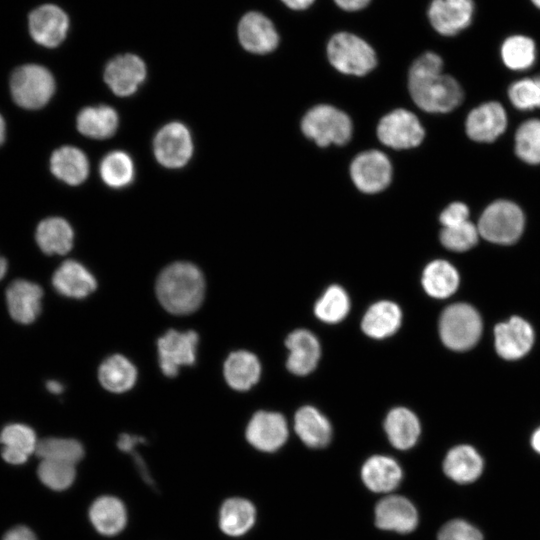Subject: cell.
<instances>
[{
    "mask_svg": "<svg viewBox=\"0 0 540 540\" xmlns=\"http://www.w3.org/2000/svg\"><path fill=\"white\" fill-rule=\"evenodd\" d=\"M260 362L248 351L231 353L224 363V377L228 385L238 391L250 389L259 380Z\"/></svg>",
    "mask_w": 540,
    "mask_h": 540,
    "instance_id": "obj_30",
    "label": "cell"
},
{
    "mask_svg": "<svg viewBox=\"0 0 540 540\" xmlns=\"http://www.w3.org/2000/svg\"><path fill=\"white\" fill-rule=\"evenodd\" d=\"M36 454L41 459L66 462L76 465L83 456L84 448L75 439L68 438H45L37 443Z\"/></svg>",
    "mask_w": 540,
    "mask_h": 540,
    "instance_id": "obj_39",
    "label": "cell"
},
{
    "mask_svg": "<svg viewBox=\"0 0 540 540\" xmlns=\"http://www.w3.org/2000/svg\"><path fill=\"white\" fill-rule=\"evenodd\" d=\"M69 20L66 13L56 5H42L29 16V30L32 38L40 45L54 48L67 35Z\"/></svg>",
    "mask_w": 540,
    "mask_h": 540,
    "instance_id": "obj_15",
    "label": "cell"
},
{
    "mask_svg": "<svg viewBox=\"0 0 540 540\" xmlns=\"http://www.w3.org/2000/svg\"><path fill=\"white\" fill-rule=\"evenodd\" d=\"M361 476L364 484L371 491L390 492L399 485L402 470L394 459L376 455L364 463Z\"/></svg>",
    "mask_w": 540,
    "mask_h": 540,
    "instance_id": "obj_28",
    "label": "cell"
},
{
    "mask_svg": "<svg viewBox=\"0 0 540 540\" xmlns=\"http://www.w3.org/2000/svg\"><path fill=\"white\" fill-rule=\"evenodd\" d=\"M474 13L473 0H432L427 14L436 32L454 36L470 26Z\"/></svg>",
    "mask_w": 540,
    "mask_h": 540,
    "instance_id": "obj_12",
    "label": "cell"
},
{
    "mask_svg": "<svg viewBox=\"0 0 540 540\" xmlns=\"http://www.w3.org/2000/svg\"><path fill=\"white\" fill-rule=\"evenodd\" d=\"M144 439L139 436L129 435V434H122L119 437V440L117 442V445L120 450L123 452L129 453L131 456L133 455L135 459V464L137 465V468L142 476V478L148 483L152 484V478L151 475L148 472V469L145 466L144 461L142 460L141 456L136 454V446L139 443H143Z\"/></svg>",
    "mask_w": 540,
    "mask_h": 540,
    "instance_id": "obj_46",
    "label": "cell"
},
{
    "mask_svg": "<svg viewBox=\"0 0 540 540\" xmlns=\"http://www.w3.org/2000/svg\"><path fill=\"white\" fill-rule=\"evenodd\" d=\"M350 174L359 190L377 193L389 185L392 167L385 154L369 150L355 157L350 166Z\"/></svg>",
    "mask_w": 540,
    "mask_h": 540,
    "instance_id": "obj_11",
    "label": "cell"
},
{
    "mask_svg": "<svg viewBox=\"0 0 540 540\" xmlns=\"http://www.w3.org/2000/svg\"><path fill=\"white\" fill-rule=\"evenodd\" d=\"M422 285L428 295L439 299L446 298L456 291L459 274L449 262L434 260L423 271Z\"/></svg>",
    "mask_w": 540,
    "mask_h": 540,
    "instance_id": "obj_36",
    "label": "cell"
},
{
    "mask_svg": "<svg viewBox=\"0 0 540 540\" xmlns=\"http://www.w3.org/2000/svg\"><path fill=\"white\" fill-rule=\"evenodd\" d=\"M479 237L477 225L470 221L452 227H443L440 232L442 245L455 252L469 250L476 245Z\"/></svg>",
    "mask_w": 540,
    "mask_h": 540,
    "instance_id": "obj_44",
    "label": "cell"
},
{
    "mask_svg": "<svg viewBox=\"0 0 540 540\" xmlns=\"http://www.w3.org/2000/svg\"><path fill=\"white\" fill-rule=\"evenodd\" d=\"M494 337L497 353L504 359L515 360L529 352L533 345L534 332L527 321L513 316L495 327Z\"/></svg>",
    "mask_w": 540,
    "mask_h": 540,
    "instance_id": "obj_17",
    "label": "cell"
},
{
    "mask_svg": "<svg viewBox=\"0 0 540 540\" xmlns=\"http://www.w3.org/2000/svg\"><path fill=\"white\" fill-rule=\"evenodd\" d=\"M35 238L44 253L64 255L73 246L74 232L65 219L50 217L38 224Z\"/></svg>",
    "mask_w": 540,
    "mask_h": 540,
    "instance_id": "obj_29",
    "label": "cell"
},
{
    "mask_svg": "<svg viewBox=\"0 0 540 540\" xmlns=\"http://www.w3.org/2000/svg\"><path fill=\"white\" fill-rule=\"evenodd\" d=\"M289 350L287 368L296 375H306L312 372L320 357V345L317 338L307 330H295L286 338Z\"/></svg>",
    "mask_w": 540,
    "mask_h": 540,
    "instance_id": "obj_21",
    "label": "cell"
},
{
    "mask_svg": "<svg viewBox=\"0 0 540 540\" xmlns=\"http://www.w3.org/2000/svg\"><path fill=\"white\" fill-rule=\"evenodd\" d=\"M508 97L519 110L540 108V74L513 82L508 89Z\"/></svg>",
    "mask_w": 540,
    "mask_h": 540,
    "instance_id": "obj_43",
    "label": "cell"
},
{
    "mask_svg": "<svg viewBox=\"0 0 540 540\" xmlns=\"http://www.w3.org/2000/svg\"><path fill=\"white\" fill-rule=\"evenodd\" d=\"M99 381L108 391L122 393L133 387L137 379L135 366L122 355H112L99 367Z\"/></svg>",
    "mask_w": 540,
    "mask_h": 540,
    "instance_id": "obj_35",
    "label": "cell"
},
{
    "mask_svg": "<svg viewBox=\"0 0 540 540\" xmlns=\"http://www.w3.org/2000/svg\"><path fill=\"white\" fill-rule=\"evenodd\" d=\"M375 524L383 530L409 533L418 524V513L408 499L398 495L388 496L376 505Z\"/></svg>",
    "mask_w": 540,
    "mask_h": 540,
    "instance_id": "obj_19",
    "label": "cell"
},
{
    "mask_svg": "<svg viewBox=\"0 0 540 540\" xmlns=\"http://www.w3.org/2000/svg\"><path fill=\"white\" fill-rule=\"evenodd\" d=\"M256 518L253 504L244 498H229L219 511V526L222 532L237 537L248 532Z\"/></svg>",
    "mask_w": 540,
    "mask_h": 540,
    "instance_id": "obj_33",
    "label": "cell"
},
{
    "mask_svg": "<svg viewBox=\"0 0 540 540\" xmlns=\"http://www.w3.org/2000/svg\"><path fill=\"white\" fill-rule=\"evenodd\" d=\"M531 444L533 449L540 454V428H538L532 435Z\"/></svg>",
    "mask_w": 540,
    "mask_h": 540,
    "instance_id": "obj_52",
    "label": "cell"
},
{
    "mask_svg": "<svg viewBox=\"0 0 540 540\" xmlns=\"http://www.w3.org/2000/svg\"><path fill=\"white\" fill-rule=\"evenodd\" d=\"M52 284L66 297L81 299L91 294L97 286L94 276L79 262L67 260L54 272Z\"/></svg>",
    "mask_w": 540,
    "mask_h": 540,
    "instance_id": "obj_22",
    "label": "cell"
},
{
    "mask_svg": "<svg viewBox=\"0 0 540 540\" xmlns=\"http://www.w3.org/2000/svg\"><path fill=\"white\" fill-rule=\"evenodd\" d=\"M390 443L397 449L411 448L420 435V423L416 415L407 408L392 409L384 423Z\"/></svg>",
    "mask_w": 540,
    "mask_h": 540,
    "instance_id": "obj_32",
    "label": "cell"
},
{
    "mask_svg": "<svg viewBox=\"0 0 540 540\" xmlns=\"http://www.w3.org/2000/svg\"><path fill=\"white\" fill-rule=\"evenodd\" d=\"M349 307V298L344 289L338 285H332L316 302L314 312L326 323H337L348 314Z\"/></svg>",
    "mask_w": 540,
    "mask_h": 540,
    "instance_id": "obj_40",
    "label": "cell"
},
{
    "mask_svg": "<svg viewBox=\"0 0 540 540\" xmlns=\"http://www.w3.org/2000/svg\"><path fill=\"white\" fill-rule=\"evenodd\" d=\"M327 56L338 71L356 76L367 74L377 63L373 48L362 38L348 32H340L330 38Z\"/></svg>",
    "mask_w": 540,
    "mask_h": 540,
    "instance_id": "obj_5",
    "label": "cell"
},
{
    "mask_svg": "<svg viewBox=\"0 0 540 540\" xmlns=\"http://www.w3.org/2000/svg\"><path fill=\"white\" fill-rule=\"evenodd\" d=\"M3 540H37L35 534L25 526H17L9 530Z\"/></svg>",
    "mask_w": 540,
    "mask_h": 540,
    "instance_id": "obj_48",
    "label": "cell"
},
{
    "mask_svg": "<svg viewBox=\"0 0 540 540\" xmlns=\"http://www.w3.org/2000/svg\"><path fill=\"white\" fill-rule=\"evenodd\" d=\"M286 6L294 10H303L313 4L315 0H281Z\"/></svg>",
    "mask_w": 540,
    "mask_h": 540,
    "instance_id": "obj_50",
    "label": "cell"
},
{
    "mask_svg": "<svg viewBox=\"0 0 540 540\" xmlns=\"http://www.w3.org/2000/svg\"><path fill=\"white\" fill-rule=\"evenodd\" d=\"M6 271H7V262L3 257L0 256V280L4 277Z\"/></svg>",
    "mask_w": 540,
    "mask_h": 540,
    "instance_id": "obj_54",
    "label": "cell"
},
{
    "mask_svg": "<svg viewBox=\"0 0 540 540\" xmlns=\"http://www.w3.org/2000/svg\"><path fill=\"white\" fill-rule=\"evenodd\" d=\"M157 161L167 168H180L188 163L193 153V142L188 128L180 122L163 126L153 142Z\"/></svg>",
    "mask_w": 540,
    "mask_h": 540,
    "instance_id": "obj_8",
    "label": "cell"
},
{
    "mask_svg": "<svg viewBox=\"0 0 540 540\" xmlns=\"http://www.w3.org/2000/svg\"><path fill=\"white\" fill-rule=\"evenodd\" d=\"M525 217L521 208L509 200H497L482 212L477 228L480 237L496 244H512L523 233Z\"/></svg>",
    "mask_w": 540,
    "mask_h": 540,
    "instance_id": "obj_3",
    "label": "cell"
},
{
    "mask_svg": "<svg viewBox=\"0 0 540 540\" xmlns=\"http://www.w3.org/2000/svg\"><path fill=\"white\" fill-rule=\"evenodd\" d=\"M515 153L528 164H540V119L523 122L515 133Z\"/></svg>",
    "mask_w": 540,
    "mask_h": 540,
    "instance_id": "obj_41",
    "label": "cell"
},
{
    "mask_svg": "<svg viewBox=\"0 0 540 540\" xmlns=\"http://www.w3.org/2000/svg\"><path fill=\"white\" fill-rule=\"evenodd\" d=\"M288 437L285 418L276 412L259 411L251 418L247 429L248 442L264 452H273L280 448Z\"/></svg>",
    "mask_w": 540,
    "mask_h": 540,
    "instance_id": "obj_16",
    "label": "cell"
},
{
    "mask_svg": "<svg viewBox=\"0 0 540 540\" xmlns=\"http://www.w3.org/2000/svg\"><path fill=\"white\" fill-rule=\"evenodd\" d=\"M10 91L18 106L24 109H39L45 106L54 94V77L43 66L26 64L12 73Z\"/></svg>",
    "mask_w": 540,
    "mask_h": 540,
    "instance_id": "obj_4",
    "label": "cell"
},
{
    "mask_svg": "<svg viewBox=\"0 0 540 540\" xmlns=\"http://www.w3.org/2000/svg\"><path fill=\"white\" fill-rule=\"evenodd\" d=\"M146 78V66L141 58L133 54L119 55L106 66L104 80L118 96L132 95Z\"/></svg>",
    "mask_w": 540,
    "mask_h": 540,
    "instance_id": "obj_14",
    "label": "cell"
},
{
    "mask_svg": "<svg viewBox=\"0 0 540 540\" xmlns=\"http://www.w3.org/2000/svg\"><path fill=\"white\" fill-rule=\"evenodd\" d=\"M42 288L33 282L18 279L6 290L8 310L18 323H32L41 311Z\"/></svg>",
    "mask_w": 540,
    "mask_h": 540,
    "instance_id": "obj_20",
    "label": "cell"
},
{
    "mask_svg": "<svg viewBox=\"0 0 540 540\" xmlns=\"http://www.w3.org/2000/svg\"><path fill=\"white\" fill-rule=\"evenodd\" d=\"M3 459L14 465L23 464L36 451L37 438L34 430L24 424H10L0 433Z\"/></svg>",
    "mask_w": 540,
    "mask_h": 540,
    "instance_id": "obj_24",
    "label": "cell"
},
{
    "mask_svg": "<svg viewBox=\"0 0 540 540\" xmlns=\"http://www.w3.org/2000/svg\"><path fill=\"white\" fill-rule=\"evenodd\" d=\"M438 540H483V536L473 525L464 520L455 519L441 528Z\"/></svg>",
    "mask_w": 540,
    "mask_h": 540,
    "instance_id": "obj_45",
    "label": "cell"
},
{
    "mask_svg": "<svg viewBox=\"0 0 540 540\" xmlns=\"http://www.w3.org/2000/svg\"><path fill=\"white\" fill-rule=\"evenodd\" d=\"M77 129L81 134L93 139L111 137L118 127V115L109 106L99 105L83 108L77 116Z\"/></svg>",
    "mask_w": 540,
    "mask_h": 540,
    "instance_id": "obj_34",
    "label": "cell"
},
{
    "mask_svg": "<svg viewBox=\"0 0 540 540\" xmlns=\"http://www.w3.org/2000/svg\"><path fill=\"white\" fill-rule=\"evenodd\" d=\"M442 69V58L434 52H426L414 61L409 70L410 95L426 112H450L463 100L461 85L452 76L443 74Z\"/></svg>",
    "mask_w": 540,
    "mask_h": 540,
    "instance_id": "obj_1",
    "label": "cell"
},
{
    "mask_svg": "<svg viewBox=\"0 0 540 540\" xmlns=\"http://www.w3.org/2000/svg\"><path fill=\"white\" fill-rule=\"evenodd\" d=\"M469 208L462 202H453L440 214L443 227H452L469 221Z\"/></svg>",
    "mask_w": 540,
    "mask_h": 540,
    "instance_id": "obj_47",
    "label": "cell"
},
{
    "mask_svg": "<svg viewBox=\"0 0 540 540\" xmlns=\"http://www.w3.org/2000/svg\"><path fill=\"white\" fill-rule=\"evenodd\" d=\"M294 429L298 437L312 448L326 446L332 436L328 419L312 406H303L296 412Z\"/></svg>",
    "mask_w": 540,
    "mask_h": 540,
    "instance_id": "obj_26",
    "label": "cell"
},
{
    "mask_svg": "<svg viewBox=\"0 0 540 540\" xmlns=\"http://www.w3.org/2000/svg\"><path fill=\"white\" fill-rule=\"evenodd\" d=\"M89 519L95 530L105 536L120 533L127 523L124 503L115 496L104 495L93 501L89 508Z\"/></svg>",
    "mask_w": 540,
    "mask_h": 540,
    "instance_id": "obj_23",
    "label": "cell"
},
{
    "mask_svg": "<svg viewBox=\"0 0 540 540\" xmlns=\"http://www.w3.org/2000/svg\"><path fill=\"white\" fill-rule=\"evenodd\" d=\"M238 37L244 49L256 54L272 52L279 42L273 23L258 12H249L241 18Z\"/></svg>",
    "mask_w": 540,
    "mask_h": 540,
    "instance_id": "obj_18",
    "label": "cell"
},
{
    "mask_svg": "<svg viewBox=\"0 0 540 540\" xmlns=\"http://www.w3.org/2000/svg\"><path fill=\"white\" fill-rule=\"evenodd\" d=\"M481 331L480 315L465 303L447 307L439 320L441 340L452 350L462 351L473 347L479 340Z\"/></svg>",
    "mask_w": 540,
    "mask_h": 540,
    "instance_id": "obj_6",
    "label": "cell"
},
{
    "mask_svg": "<svg viewBox=\"0 0 540 540\" xmlns=\"http://www.w3.org/2000/svg\"><path fill=\"white\" fill-rule=\"evenodd\" d=\"M5 134H6V125H5V121L2 117V115L0 114V146L3 144L4 140H5Z\"/></svg>",
    "mask_w": 540,
    "mask_h": 540,
    "instance_id": "obj_53",
    "label": "cell"
},
{
    "mask_svg": "<svg viewBox=\"0 0 540 540\" xmlns=\"http://www.w3.org/2000/svg\"><path fill=\"white\" fill-rule=\"evenodd\" d=\"M335 3L346 11H357L366 7L371 0H334Z\"/></svg>",
    "mask_w": 540,
    "mask_h": 540,
    "instance_id": "obj_49",
    "label": "cell"
},
{
    "mask_svg": "<svg viewBox=\"0 0 540 540\" xmlns=\"http://www.w3.org/2000/svg\"><path fill=\"white\" fill-rule=\"evenodd\" d=\"M100 176L112 188H123L134 178V164L131 157L123 151L108 153L100 163Z\"/></svg>",
    "mask_w": 540,
    "mask_h": 540,
    "instance_id": "obj_38",
    "label": "cell"
},
{
    "mask_svg": "<svg viewBox=\"0 0 540 540\" xmlns=\"http://www.w3.org/2000/svg\"><path fill=\"white\" fill-rule=\"evenodd\" d=\"M46 388L53 394H59L63 391V385L55 380H50L46 383Z\"/></svg>",
    "mask_w": 540,
    "mask_h": 540,
    "instance_id": "obj_51",
    "label": "cell"
},
{
    "mask_svg": "<svg viewBox=\"0 0 540 540\" xmlns=\"http://www.w3.org/2000/svg\"><path fill=\"white\" fill-rule=\"evenodd\" d=\"M198 335L195 331H167L157 341L159 365L168 377L178 374L179 368L195 363Z\"/></svg>",
    "mask_w": 540,
    "mask_h": 540,
    "instance_id": "obj_9",
    "label": "cell"
},
{
    "mask_svg": "<svg viewBox=\"0 0 540 540\" xmlns=\"http://www.w3.org/2000/svg\"><path fill=\"white\" fill-rule=\"evenodd\" d=\"M301 128L309 139L319 146L342 145L349 141L352 133L350 118L330 105H317L302 119Z\"/></svg>",
    "mask_w": 540,
    "mask_h": 540,
    "instance_id": "obj_7",
    "label": "cell"
},
{
    "mask_svg": "<svg viewBox=\"0 0 540 540\" xmlns=\"http://www.w3.org/2000/svg\"><path fill=\"white\" fill-rule=\"evenodd\" d=\"M444 473L457 483H471L483 471V460L479 453L469 445L452 448L443 463Z\"/></svg>",
    "mask_w": 540,
    "mask_h": 540,
    "instance_id": "obj_27",
    "label": "cell"
},
{
    "mask_svg": "<svg viewBox=\"0 0 540 540\" xmlns=\"http://www.w3.org/2000/svg\"><path fill=\"white\" fill-rule=\"evenodd\" d=\"M531 3L540 10V0H530Z\"/></svg>",
    "mask_w": 540,
    "mask_h": 540,
    "instance_id": "obj_55",
    "label": "cell"
},
{
    "mask_svg": "<svg viewBox=\"0 0 540 540\" xmlns=\"http://www.w3.org/2000/svg\"><path fill=\"white\" fill-rule=\"evenodd\" d=\"M424 135V129L418 118L404 109H397L385 115L377 127L379 140L394 149L418 146Z\"/></svg>",
    "mask_w": 540,
    "mask_h": 540,
    "instance_id": "obj_10",
    "label": "cell"
},
{
    "mask_svg": "<svg viewBox=\"0 0 540 540\" xmlns=\"http://www.w3.org/2000/svg\"><path fill=\"white\" fill-rule=\"evenodd\" d=\"M401 310L391 301H379L373 304L363 316V332L376 339L394 334L401 324Z\"/></svg>",
    "mask_w": 540,
    "mask_h": 540,
    "instance_id": "obj_31",
    "label": "cell"
},
{
    "mask_svg": "<svg viewBox=\"0 0 540 540\" xmlns=\"http://www.w3.org/2000/svg\"><path fill=\"white\" fill-rule=\"evenodd\" d=\"M205 292L202 272L192 263L175 262L162 270L156 281V294L170 313L186 315L201 305Z\"/></svg>",
    "mask_w": 540,
    "mask_h": 540,
    "instance_id": "obj_2",
    "label": "cell"
},
{
    "mask_svg": "<svg viewBox=\"0 0 540 540\" xmlns=\"http://www.w3.org/2000/svg\"><path fill=\"white\" fill-rule=\"evenodd\" d=\"M507 127V114L504 107L496 102L483 103L467 115L466 134L470 139L481 143L495 141Z\"/></svg>",
    "mask_w": 540,
    "mask_h": 540,
    "instance_id": "obj_13",
    "label": "cell"
},
{
    "mask_svg": "<svg viewBox=\"0 0 540 540\" xmlns=\"http://www.w3.org/2000/svg\"><path fill=\"white\" fill-rule=\"evenodd\" d=\"M500 55L507 68L514 71H524L536 61V44L529 36L514 34L503 41Z\"/></svg>",
    "mask_w": 540,
    "mask_h": 540,
    "instance_id": "obj_37",
    "label": "cell"
},
{
    "mask_svg": "<svg viewBox=\"0 0 540 540\" xmlns=\"http://www.w3.org/2000/svg\"><path fill=\"white\" fill-rule=\"evenodd\" d=\"M37 473L44 485L56 491L70 487L76 477L74 464L49 459H42Z\"/></svg>",
    "mask_w": 540,
    "mask_h": 540,
    "instance_id": "obj_42",
    "label": "cell"
},
{
    "mask_svg": "<svg viewBox=\"0 0 540 540\" xmlns=\"http://www.w3.org/2000/svg\"><path fill=\"white\" fill-rule=\"evenodd\" d=\"M50 169L59 180L75 186L86 180L89 174V162L80 149L63 146L51 155Z\"/></svg>",
    "mask_w": 540,
    "mask_h": 540,
    "instance_id": "obj_25",
    "label": "cell"
}]
</instances>
